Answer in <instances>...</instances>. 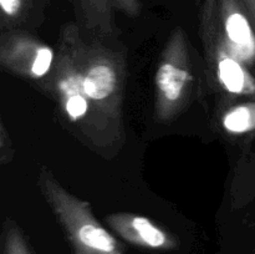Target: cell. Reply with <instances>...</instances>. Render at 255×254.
Wrapping results in <instances>:
<instances>
[{
    "instance_id": "6da1fadb",
    "label": "cell",
    "mask_w": 255,
    "mask_h": 254,
    "mask_svg": "<svg viewBox=\"0 0 255 254\" xmlns=\"http://www.w3.org/2000/svg\"><path fill=\"white\" fill-rule=\"evenodd\" d=\"M75 24L66 25L50 72V84L64 116L80 133L99 148H110L124 138V131L110 124L86 96L74 42Z\"/></svg>"
},
{
    "instance_id": "9a60e30c",
    "label": "cell",
    "mask_w": 255,
    "mask_h": 254,
    "mask_svg": "<svg viewBox=\"0 0 255 254\" xmlns=\"http://www.w3.org/2000/svg\"><path fill=\"white\" fill-rule=\"evenodd\" d=\"M243 2L246 5L247 10H248L249 16H251L252 22H253L255 29V0H243Z\"/></svg>"
},
{
    "instance_id": "3957f363",
    "label": "cell",
    "mask_w": 255,
    "mask_h": 254,
    "mask_svg": "<svg viewBox=\"0 0 255 254\" xmlns=\"http://www.w3.org/2000/svg\"><path fill=\"white\" fill-rule=\"evenodd\" d=\"M74 42L85 94L110 124L124 131V59L102 45L87 44L77 25L74 26Z\"/></svg>"
},
{
    "instance_id": "7a4b0ae2",
    "label": "cell",
    "mask_w": 255,
    "mask_h": 254,
    "mask_svg": "<svg viewBox=\"0 0 255 254\" xmlns=\"http://www.w3.org/2000/svg\"><path fill=\"white\" fill-rule=\"evenodd\" d=\"M39 187L75 254H124L114 236L95 218L91 206L70 193L47 168L40 171Z\"/></svg>"
},
{
    "instance_id": "5bb4252c",
    "label": "cell",
    "mask_w": 255,
    "mask_h": 254,
    "mask_svg": "<svg viewBox=\"0 0 255 254\" xmlns=\"http://www.w3.org/2000/svg\"><path fill=\"white\" fill-rule=\"evenodd\" d=\"M115 10L124 12L128 16H137L141 12V0H112Z\"/></svg>"
},
{
    "instance_id": "8992f818",
    "label": "cell",
    "mask_w": 255,
    "mask_h": 254,
    "mask_svg": "<svg viewBox=\"0 0 255 254\" xmlns=\"http://www.w3.org/2000/svg\"><path fill=\"white\" fill-rule=\"evenodd\" d=\"M55 55L52 47L16 29L4 30L0 39V64L7 71L39 80L51 72Z\"/></svg>"
},
{
    "instance_id": "4fadbf2b",
    "label": "cell",
    "mask_w": 255,
    "mask_h": 254,
    "mask_svg": "<svg viewBox=\"0 0 255 254\" xmlns=\"http://www.w3.org/2000/svg\"><path fill=\"white\" fill-rule=\"evenodd\" d=\"M12 159H14V146L9 131L1 120L0 121V163L6 166L11 163Z\"/></svg>"
},
{
    "instance_id": "277c9868",
    "label": "cell",
    "mask_w": 255,
    "mask_h": 254,
    "mask_svg": "<svg viewBox=\"0 0 255 254\" xmlns=\"http://www.w3.org/2000/svg\"><path fill=\"white\" fill-rule=\"evenodd\" d=\"M193 65L186 32L176 27L168 37L154 75V115L174 119L187 106L193 89Z\"/></svg>"
},
{
    "instance_id": "52a82bcc",
    "label": "cell",
    "mask_w": 255,
    "mask_h": 254,
    "mask_svg": "<svg viewBox=\"0 0 255 254\" xmlns=\"http://www.w3.org/2000/svg\"><path fill=\"white\" fill-rule=\"evenodd\" d=\"M222 29L237 59L248 66L255 61V29L243 0H218Z\"/></svg>"
},
{
    "instance_id": "9c48e42d",
    "label": "cell",
    "mask_w": 255,
    "mask_h": 254,
    "mask_svg": "<svg viewBox=\"0 0 255 254\" xmlns=\"http://www.w3.org/2000/svg\"><path fill=\"white\" fill-rule=\"evenodd\" d=\"M80 24L89 31L110 36L115 31L112 0H71Z\"/></svg>"
},
{
    "instance_id": "30bf717a",
    "label": "cell",
    "mask_w": 255,
    "mask_h": 254,
    "mask_svg": "<svg viewBox=\"0 0 255 254\" xmlns=\"http://www.w3.org/2000/svg\"><path fill=\"white\" fill-rule=\"evenodd\" d=\"M46 2L47 0H0L2 29H14V26L26 21Z\"/></svg>"
},
{
    "instance_id": "ba28073f",
    "label": "cell",
    "mask_w": 255,
    "mask_h": 254,
    "mask_svg": "<svg viewBox=\"0 0 255 254\" xmlns=\"http://www.w3.org/2000/svg\"><path fill=\"white\" fill-rule=\"evenodd\" d=\"M106 222L124 241L139 248L152 251L177 248L176 238L144 216L120 212L109 214Z\"/></svg>"
},
{
    "instance_id": "7c38bea8",
    "label": "cell",
    "mask_w": 255,
    "mask_h": 254,
    "mask_svg": "<svg viewBox=\"0 0 255 254\" xmlns=\"http://www.w3.org/2000/svg\"><path fill=\"white\" fill-rule=\"evenodd\" d=\"M4 254H31L24 234L14 221L7 218L2 229Z\"/></svg>"
},
{
    "instance_id": "5b68a950",
    "label": "cell",
    "mask_w": 255,
    "mask_h": 254,
    "mask_svg": "<svg viewBox=\"0 0 255 254\" xmlns=\"http://www.w3.org/2000/svg\"><path fill=\"white\" fill-rule=\"evenodd\" d=\"M201 36L208 69L219 86L234 96L255 95V79L247 65L237 59L222 29L218 0H204L201 11Z\"/></svg>"
},
{
    "instance_id": "8fae6325",
    "label": "cell",
    "mask_w": 255,
    "mask_h": 254,
    "mask_svg": "<svg viewBox=\"0 0 255 254\" xmlns=\"http://www.w3.org/2000/svg\"><path fill=\"white\" fill-rule=\"evenodd\" d=\"M222 125L232 134H244L255 131V102H244L227 110Z\"/></svg>"
}]
</instances>
